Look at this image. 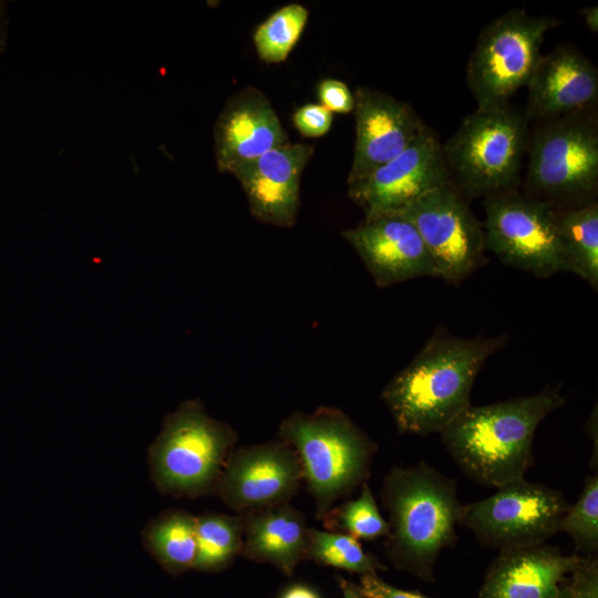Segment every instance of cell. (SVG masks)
<instances>
[{
    "instance_id": "obj_2",
    "label": "cell",
    "mask_w": 598,
    "mask_h": 598,
    "mask_svg": "<svg viewBox=\"0 0 598 598\" xmlns=\"http://www.w3.org/2000/svg\"><path fill=\"white\" fill-rule=\"evenodd\" d=\"M564 403L559 386L546 385L529 395L470 405L440 433L441 440L468 478L497 488L524 477L538 425Z\"/></svg>"
},
{
    "instance_id": "obj_4",
    "label": "cell",
    "mask_w": 598,
    "mask_h": 598,
    "mask_svg": "<svg viewBox=\"0 0 598 598\" xmlns=\"http://www.w3.org/2000/svg\"><path fill=\"white\" fill-rule=\"evenodd\" d=\"M277 436L290 444L299 457L318 519L327 518L333 504L370 475L377 447L339 409L296 411L280 422Z\"/></svg>"
},
{
    "instance_id": "obj_32",
    "label": "cell",
    "mask_w": 598,
    "mask_h": 598,
    "mask_svg": "<svg viewBox=\"0 0 598 598\" xmlns=\"http://www.w3.org/2000/svg\"><path fill=\"white\" fill-rule=\"evenodd\" d=\"M279 598H321V596L312 587L298 582L287 587Z\"/></svg>"
},
{
    "instance_id": "obj_12",
    "label": "cell",
    "mask_w": 598,
    "mask_h": 598,
    "mask_svg": "<svg viewBox=\"0 0 598 598\" xmlns=\"http://www.w3.org/2000/svg\"><path fill=\"white\" fill-rule=\"evenodd\" d=\"M303 482L293 447L281 439L235 447L224 465L216 494L241 514L288 504Z\"/></svg>"
},
{
    "instance_id": "obj_33",
    "label": "cell",
    "mask_w": 598,
    "mask_h": 598,
    "mask_svg": "<svg viewBox=\"0 0 598 598\" xmlns=\"http://www.w3.org/2000/svg\"><path fill=\"white\" fill-rule=\"evenodd\" d=\"M338 584L341 589L342 598H368L360 589L359 585L344 579L342 577L338 578Z\"/></svg>"
},
{
    "instance_id": "obj_25",
    "label": "cell",
    "mask_w": 598,
    "mask_h": 598,
    "mask_svg": "<svg viewBox=\"0 0 598 598\" xmlns=\"http://www.w3.org/2000/svg\"><path fill=\"white\" fill-rule=\"evenodd\" d=\"M309 20V10L301 3H287L267 17L254 31L252 42L258 58L266 63L287 60L299 42Z\"/></svg>"
},
{
    "instance_id": "obj_19",
    "label": "cell",
    "mask_w": 598,
    "mask_h": 598,
    "mask_svg": "<svg viewBox=\"0 0 598 598\" xmlns=\"http://www.w3.org/2000/svg\"><path fill=\"white\" fill-rule=\"evenodd\" d=\"M579 559L546 543L502 549L486 573L478 598H555Z\"/></svg>"
},
{
    "instance_id": "obj_34",
    "label": "cell",
    "mask_w": 598,
    "mask_h": 598,
    "mask_svg": "<svg viewBox=\"0 0 598 598\" xmlns=\"http://www.w3.org/2000/svg\"><path fill=\"white\" fill-rule=\"evenodd\" d=\"M579 16L582 17L585 24L591 32L598 31V8L597 6H591L588 8H582L579 11Z\"/></svg>"
},
{
    "instance_id": "obj_29",
    "label": "cell",
    "mask_w": 598,
    "mask_h": 598,
    "mask_svg": "<svg viewBox=\"0 0 598 598\" xmlns=\"http://www.w3.org/2000/svg\"><path fill=\"white\" fill-rule=\"evenodd\" d=\"M333 122V114L319 103H308L292 114L296 130L305 137L326 135Z\"/></svg>"
},
{
    "instance_id": "obj_11",
    "label": "cell",
    "mask_w": 598,
    "mask_h": 598,
    "mask_svg": "<svg viewBox=\"0 0 598 598\" xmlns=\"http://www.w3.org/2000/svg\"><path fill=\"white\" fill-rule=\"evenodd\" d=\"M400 214L419 231L436 277L460 285L485 264L483 226L451 183L426 193Z\"/></svg>"
},
{
    "instance_id": "obj_30",
    "label": "cell",
    "mask_w": 598,
    "mask_h": 598,
    "mask_svg": "<svg viewBox=\"0 0 598 598\" xmlns=\"http://www.w3.org/2000/svg\"><path fill=\"white\" fill-rule=\"evenodd\" d=\"M317 95L319 104L332 114H347L353 111V92L340 80L324 79L320 81L317 86Z\"/></svg>"
},
{
    "instance_id": "obj_3",
    "label": "cell",
    "mask_w": 598,
    "mask_h": 598,
    "mask_svg": "<svg viewBox=\"0 0 598 598\" xmlns=\"http://www.w3.org/2000/svg\"><path fill=\"white\" fill-rule=\"evenodd\" d=\"M380 495L389 525L386 556L396 568L431 579L441 551L456 540L463 507L456 483L419 462L389 470Z\"/></svg>"
},
{
    "instance_id": "obj_27",
    "label": "cell",
    "mask_w": 598,
    "mask_h": 598,
    "mask_svg": "<svg viewBox=\"0 0 598 598\" xmlns=\"http://www.w3.org/2000/svg\"><path fill=\"white\" fill-rule=\"evenodd\" d=\"M339 527L355 539L373 540L389 533L386 519L381 515L368 482L361 485L360 495L346 502L337 511Z\"/></svg>"
},
{
    "instance_id": "obj_8",
    "label": "cell",
    "mask_w": 598,
    "mask_h": 598,
    "mask_svg": "<svg viewBox=\"0 0 598 598\" xmlns=\"http://www.w3.org/2000/svg\"><path fill=\"white\" fill-rule=\"evenodd\" d=\"M527 182L546 202L586 203L598 185V125L589 112L544 121L528 142Z\"/></svg>"
},
{
    "instance_id": "obj_16",
    "label": "cell",
    "mask_w": 598,
    "mask_h": 598,
    "mask_svg": "<svg viewBox=\"0 0 598 598\" xmlns=\"http://www.w3.org/2000/svg\"><path fill=\"white\" fill-rule=\"evenodd\" d=\"M313 145L288 143L237 166L230 174L247 197L250 214L261 223L292 227L300 207V181Z\"/></svg>"
},
{
    "instance_id": "obj_28",
    "label": "cell",
    "mask_w": 598,
    "mask_h": 598,
    "mask_svg": "<svg viewBox=\"0 0 598 598\" xmlns=\"http://www.w3.org/2000/svg\"><path fill=\"white\" fill-rule=\"evenodd\" d=\"M570 575L555 598H598V565L594 556H580Z\"/></svg>"
},
{
    "instance_id": "obj_17",
    "label": "cell",
    "mask_w": 598,
    "mask_h": 598,
    "mask_svg": "<svg viewBox=\"0 0 598 598\" xmlns=\"http://www.w3.org/2000/svg\"><path fill=\"white\" fill-rule=\"evenodd\" d=\"M290 143L264 92L247 86L233 94L214 125L217 169L231 173L240 164Z\"/></svg>"
},
{
    "instance_id": "obj_15",
    "label": "cell",
    "mask_w": 598,
    "mask_h": 598,
    "mask_svg": "<svg viewBox=\"0 0 598 598\" xmlns=\"http://www.w3.org/2000/svg\"><path fill=\"white\" fill-rule=\"evenodd\" d=\"M341 236L380 288L417 277H436L435 265L419 231L401 214L367 217Z\"/></svg>"
},
{
    "instance_id": "obj_7",
    "label": "cell",
    "mask_w": 598,
    "mask_h": 598,
    "mask_svg": "<svg viewBox=\"0 0 598 598\" xmlns=\"http://www.w3.org/2000/svg\"><path fill=\"white\" fill-rule=\"evenodd\" d=\"M550 16L513 9L488 23L468 59L466 79L477 109H497L527 83L542 56L547 31L558 25Z\"/></svg>"
},
{
    "instance_id": "obj_18",
    "label": "cell",
    "mask_w": 598,
    "mask_h": 598,
    "mask_svg": "<svg viewBox=\"0 0 598 598\" xmlns=\"http://www.w3.org/2000/svg\"><path fill=\"white\" fill-rule=\"evenodd\" d=\"M527 89L529 122L589 111L598 97V71L578 50L564 45L539 58Z\"/></svg>"
},
{
    "instance_id": "obj_9",
    "label": "cell",
    "mask_w": 598,
    "mask_h": 598,
    "mask_svg": "<svg viewBox=\"0 0 598 598\" xmlns=\"http://www.w3.org/2000/svg\"><path fill=\"white\" fill-rule=\"evenodd\" d=\"M485 249L504 264L549 278L567 271L557 229V207L514 189L485 197Z\"/></svg>"
},
{
    "instance_id": "obj_21",
    "label": "cell",
    "mask_w": 598,
    "mask_h": 598,
    "mask_svg": "<svg viewBox=\"0 0 598 598\" xmlns=\"http://www.w3.org/2000/svg\"><path fill=\"white\" fill-rule=\"evenodd\" d=\"M557 229L567 272L598 288V204L557 208Z\"/></svg>"
},
{
    "instance_id": "obj_24",
    "label": "cell",
    "mask_w": 598,
    "mask_h": 598,
    "mask_svg": "<svg viewBox=\"0 0 598 598\" xmlns=\"http://www.w3.org/2000/svg\"><path fill=\"white\" fill-rule=\"evenodd\" d=\"M306 558L326 567H333L349 573L377 575L385 570L378 558L367 553L354 537L340 532L308 528Z\"/></svg>"
},
{
    "instance_id": "obj_22",
    "label": "cell",
    "mask_w": 598,
    "mask_h": 598,
    "mask_svg": "<svg viewBox=\"0 0 598 598\" xmlns=\"http://www.w3.org/2000/svg\"><path fill=\"white\" fill-rule=\"evenodd\" d=\"M145 549L169 574L194 568L197 537L196 516L169 509L151 520L142 534Z\"/></svg>"
},
{
    "instance_id": "obj_5",
    "label": "cell",
    "mask_w": 598,
    "mask_h": 598,
    "mask_svg": "<svg viewBox=\"0 0 598 598\" xmlns=\"http://www.w3.org/2000/svg\"><path fill=\"white\" fill-rule=\"evenodd\" d=\"M237 432L210 416L199 399L185 400L169 413L148 448L151 475L157 489L174 497L216 494Z\"/></svg>"
},
{
    "instance_id": "obj_31",
    "label": "cell",
    "mask_w": 598,
    "mask_h": 598,
    "mask_svg": "<svg viewBox=\"0 0 598 598\" xmlns=\"http://www.w3.org/2000/svg\"><path fill=\"white\" fill-rule=\"evenodd\" d=\"M359 587L368 598H427L414 591L396 588L378 575L361 576Z\"/></svg>"
},
{
    "instance_id": "obj_14",
    "label": "cell",
    "mask_w": 598,
    "mask_h": 598,
    "mask_svg": "<svg viewBox=\"0 0 598 598\" xmlns=\"http://www.w3.org/2000/svg\"><path fill=\"white\" fill-rule=\"evenodd\" d=\"M355 142L348 187L402 153L425 124L406 102L367 86L353 92Z\"/></svg>"
},
{
    "instance_id": "obj_20",
    "label": "cell",
    "mask_w": 598,
    "mask_h": 598,
    "mask_svg": "<svg viewBox=\"0 0 598 598\" xmlns=\"http://www.w3.org/2000/svg\"><path fill=\"white\" fill-rule=\"evenodd\" d=\"M243 546L240 556L277 567L291 576L306 558L308 527L303 514L280 504L241 513Z\"/></svg>"
},
{
    "instance_id": "obj_23",
    "label": "cell",
    "mask_w": 598,
    "mask_h": 598,
    "mask_svg": "<svg viewBox=\"0 0 598 598\" xmlns=\"http://www.w3.org/2000/svg\"><path fill=\"white\" fill-rule=\"evenodd\" d=\"M243 529L241 514L207 513L197 516L194 569L219 571L227 568L240 555Z\"/></svg>"
},
{
    "instance_id": "obj_10",
    "label": "cell",
    "mask_w": 598,
    "mask_h": 598,
    "mask_svg": "<svg viewBox=\"0 0 598 598\" xmlns=\"http://www.w3.org/2000/svg\"><path fill=\"white\" fill-rule=\"evenodd\" d=\"M567 507L559 491L522 477L497 487L484 499L463 505L458 525L488 548L538 545L558 533Z\"/></svg>"
},
{
    "instance_id": "obj_26",
    "label": "cell",
    "mask_w": 598,
    "mask_h": 598,
    "mask_svg": "<svg viewBox=\"0 0 598 598\" xmlns=\"http://www.w3.org/2000/svg\"><path fill=\"white\" fill-rule=\"evenodd\" d=\"M557 532L567 534L579 554L592 556L598 550L597 475L586 478L577 502L563 514Z\"/></svg>"
},
{
    "instance_id": "obj_6",
    "label": "cell",
    "mask_w": 598,
    "mask_h": 598,
    "mask_svg": "<svg viewBox=\"0 0 598 598\" xmlns=\"http://www.w3.org/2000/svg\"><path fill=\"white\" fill-rule=\"evenodd\" d=\"M528 124L525 110L511 104L465 116L442 146L452 186L468 197L513 189L528 146Z\"/></svg>"
},
{
    "instance_id": "obj_1",
    "label": "cell",
    "mask_w": 598,
    "mask_h": 598,
    "mask_svg": "<svg viewBox=\"0 0 598 598\" xmlns=\"http://www.w3.org/2000/svg\"><path fill=\"white\" fill-rule=\"evenodd\" d=\"M505 343L504 334L463 339L437 330L381 392L399 431L441 433L471 405L476 375Z\"/></svg>"
},
{
    "instance_id": "obj_35",
    "label": "cell",
    "mask_w": 598,
    "mask_h": 598,
    "mask_svg": "<svg viewBox=\"0 0 598 598\" xmlns=\"http://www.w3.org/2000/svg\"><path fill=\"white\" fill-rule=\"evenodd\" d=\"M8 20L6 13V4L0 2V54L6 49L7 34H8Z\"/></svg>"
},
{
    "instance_id": "obj_13",
    "label": "cell",
    "mask_w": 598,
    "mask_h": 598,
    "mask_svg": "<svg viewBox=\"0 0 598 598\" xmlns=\"http://www.w3.org/2000/svg\"><path fill=\"white\" fill-rule=\"evenodd\" d=\"M447 184L442 145L425 126L402 153L348 187V194L367 218L400 214L426 193Z\"/></svg>"
}]
</instances>
